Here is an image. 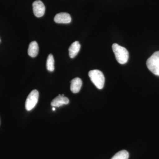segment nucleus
Listing matches in <instances>:
<instances>
[{"instance_id": "f257e3e1", "label": "nucleus", "mask_w": 159, "mask_h": 159, "mask_svg": "<svg viewBox=\"0 0 159 159\" xmlns=\"http://www.w3.org/2000/svg\"><path fill=\"white\" fill-rule=\"evenodd\" d=\"M112 50L118 62L121 64H124L128 61L129 54L125 48L119 45L118 44L112 45Z\"/></svg>"}, {"instance_id": "f03ea898", "label": "nucleus", "mask_w": 159, "mask_h": 159, "mask_svg": "<svg viewBox=\"0 0 159 159\" xmlns=\"http://www.w3.org/2000/svg\"><path fill=\"white\" fill-rule=\"evenodd\" d=\"M89 76L91 81L97 88L99 89L103 88L105 83V77L101 71L97 70H92L89 72Z\"/></svg>"}, {"instance_id": "7ed1b4c3", "label": "nucleus", "mask_w": 159, "mask_h": 159, "mask_svg": "<svg viewBox=\"0 0 159 159\" xmlns=\"http://www.w3.org/2000/svg\"><path fill=\"white\" fill-rule=\"evenodd\" d=\"M148 70L155 75L159 76V51L154 53L146 61Z\"/></svg>"}, {"instance_id": "20e7f679", "label": "nucleus", "mask_w": 159, "mask_h": 159, "mask_svg": "<svg viewBox=\"0 0 159 159\" xmlns=\"http://www.w3.org/2000/svg\"><path fill=\"white\" fill-rule=\"evenodd\" d=\"M39 97V93L37 90L31 91L26 99L25 108L27 111H31L34 108L38 101Z\"/></svg>"}, {"instance_id": "39448f33", "label": "nucleus", "mask_w": 159, "mask_h": 159, "mask_svg": "<svg viewBox=\"0 0 159 159\" xmlns=\"http://www.w3.org/2000/svg\"><path fill=\"white\" fill-rule=\"evenodd\" d=\"M33 12L35 16L37 17L43 16L45 12V6L42 2L40 0L35 1L32 4Z\"/></svg>"}, {"instance_id": "423d86ee", "label": "nucleus", "mask_w": 159, "mask_h": 159, "mask_svg": "<svg viewBox=\"0 0 159 159\" xmlns=\"http://www.w3.org/2000/svg\"><path fill=\"white\" fill-rule=\"evenodd\" d=\"M54 21L58 24H69L71 22V17L69 13L61 12L55 16Z\"/></svg>"}, {"instance_id": "0eeeda50", "label": "nucleus", "mask_w": 159, "mask_h": 159, "mask_svg": "<svg viewBox=\"0 0 159 159\" xmlns=\"http://www.w3.org/2000/svg\"><path fill=\"white\" fill-rule=\"evenodd\" d=\"M69 99L67 97H65L64 95H59L54 98L51 102V105L53 107H60L63 105L68 104Z\"/></svg>"}, {"instance_id": "6e6552de", "label": "nucleus", "mask_w": 159, "mask_h": 159, "mask_svg": "<svg viewBox=\"0 0 159 159\" xmlns=\"http://www.w3.org/2000/svg\"><path fill=\"white\" fill-rule=\"evenodd\" d=\"M82 85V81L79 77H76L71 81L70 90L74 93L79 92Z\"/></svg>"}, {"instance_id": "1a4fd4ad", "label": "nucleus", "mask_w": 159, "mask_h": 159, "mask_svg": "<svg viewBox=\"0 0 159 159\" xmlns=\"http://www.w3.org/2000/svg\"><path fill=\"white\" fill-rule=\"evenodd\" d=\"M80 45L78 41L73 43L69 48V55L71 58H73L78 54L80 50Z\"/></svg>"}, {"instance_id": "9d476101", "label": "nucleus", "mask_w": 159, "mask_h": 159, "mask_svg": "<svg viewBox=\"0 0 159 159\" xmlns=\"http://www.w3.org/2000/svg\"><path fill=\"white\" fill-rule=\"evenodd\" d=\"M39 46L36 41H32L29 44L28 54L31 57H35L39 53Z\"/></svg>"}, {"instance_id": "9b49d317", "label": "nucleus", "mask_w": 159, "mask_h": 159, "mask_svg": "<svg viewBox=\"0 0 159 159\" xmlns=\"http://www.w3.org/2000/svg\"><path fill=\"white\" fill-rule=\"evenodd\" d=\"M129 154L125 150L120 151L116 153L111 159H128Z\"/></svg>"}, {"instance_id": "f8f14e48", "label": "nucleus", "mask_w": 159, "mask_h": 159, "mask_svg": "<svg viewBox=\"0 0 159 159\" xmlns=\"http://www.w3.org/2000/svg\"><path fill=\"white\" fill-rule=\"evenodd\" d=\"M47 68L48 70L53 72L54 70V60L53 55L50 54L47 61Z\"/></svg>"}, {"instance_id": "ddd939ff", "label": "nucleus", "mask_w": 159, "mask_h": 159, "mask_svg": "<svg viewBox=\"0 0 159 159\" xmlns=\"http://www.w3.org/2000/svg\"><path fill=\"white\" fill-rule=\"evenodd\" d=\"M52 110H53V111H55V107H53V108H52Z\"/></svg>"}, {"instance_id": "4468645a", "label": "nucleus", "mask_w": 159, "mask_h": 159, "mask_svg": "<svg viewBox=\"0 0 159 159\" xmlns=\"http://www.w3.org/2000/svg\"><path fill=\"white\" fill-rule=\"evenodd\" d=\"M0 41H1V40H0Z\"/></svg>"}]
</instances>
